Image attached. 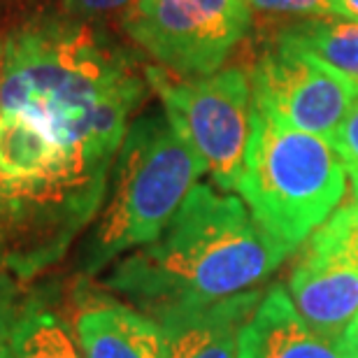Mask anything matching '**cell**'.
I'll use <instances>...</instances> for the list:
<instances>
[{
  "mask_svg": "<svg viewBox=\"0 0 358 358\" xmlns=\"http://www.w3.org/2000/svg\"><path fill=\"white\" fill-rule=\"evenodd\" d=\"M147 91L133 56L75 14L0 35V270L33 279L93 224Z\"/></svg>",
  "mask_w": 358,
  "mask_h": 358,
  "instance_id": "6da1fadb",
  "label": "cell"
},
{
  "mask_svg": "<svg viewBox=\"0 0 358 358\" xmlns=\"http://www.w3.org/2000/svg\"><path fill=\"white\" fill-rule=\"evenodd\" d=\"M289 256L240 198L196 184L166 231L114 263L103 286L156 321L259 289Z\"/></svg>",
  "mask_w": 358,
  "mask_h": 358,
  "instance_id": "7a4b0ae2",
  "label": "cell"
},
{
  "mask_svg": "<svg viewBox=\"0 0 358 358\" xmlns=\"http://www.w3.org/2000/svg\"><path fill=\"white\" fill-rule=\"evenodd\" d=\"M205 173V163L166 112L135 117L112 168L107 198L84 238L80 270L96 275L124 254L152 245Z\"/></svg>",
  "mask_w": 358,
  "mask_h": 358,
  "instance_id": "3957f363",
  "label": "cell"
},
{
  "mask_svg": "<svg viewBox=\"0 0 358 358\" xmlns=\"http://www.w3.org/2000/svg\"><path fill=\"white\" fill-rule=\"evenodd\" d=\"M349 170L331 142L252 110V135L235 191L254 221L293 254L347 191Z\"/></svg>",
  "mask_w": 358,
  "mask_h": 358,
  "instance_id": "277c9868",
  "label": "cell"
},
{
  "mask_svg": "<svg viewBox=\"0 0 358 358\" xmlns=\"http://www.w3.org/2000/svg\"><path fill=\"white\" fill-rule=\"evenodd\" d=\"M149 89L182 140L205 163L221 191H235L252 135V82L242 66L203 77H177L159 66L145 68Z\"/></svg>",
  "mask_w": 358,
  "mask_h": 358,
  "instance_id": "5b68a950",
  "label": "cell"
},
{
  "mask_svg": "<svg viewBox=\"0 0 358 358\" xmlns=\"http://www.w3.org/2000/svg\"><path fill=\"white\" fill-rule=\"evenodd\" d=\"M252 24L247 0H135L121 14L128 40L177 77L221 70Z\"/></svg>",
  "mask_w": 358,
  "mask_h": 358,
  "instance_id": "8992f818",
  "label": "cell"
},
{
  "mask_svg": "<svg viewBox=\"0 0 358 358\" xmlns=\"http://www.w3.org/2000/svg\"><path fill=\"white\" fill-rule=\"evenodd\" d=\"M247 73L254 107L324 140H331L358 103L356 80L275 38H268Z\"/></svg>",
  "mask_w": 358,
  "mask_h": 358,
  "instance_id": "52a82bcc",
  "label": "cell"
},
{
  "mask_svg": "<svg viewBox=\"0 0 358 358\" xmlns=\"http://www.w3.org/2000/svg\"><path fill=\"white\" fill-rule=\"evenodd\" d=\"M289 296L310 326L342 338L358 317V210L340 205L303 242L289 272Z\"/></svg>",
  "mask_w": 358,
  "mask_h": 358,
  "instance_id": "ba28073f",
  "label": "cell"
},
{
  "mask_svg": "<svg viewBox=\"0 0 358 358\" xmlns=\"http://www.w3.org/2000/svg\"><path fill=\"white\" fill-rule=\"evenodd\" d=\"M66 321L84 358H163L161 326L114 296L80 293Z\"/></svg>",
  "mask_w": 358,
  "mask_h": 358,
  "instance_id": "9c48e42d",
  "label": "cell"
},
{
  "mask_svg": "<svg viewBox=\"0 0 358 358\" xmlns=\"http://www.w3.org/2000/svg\"><path fill=\"white\" fill-rule=\"evenodd\" d=\"M261 286L210 305L182 307L156 319L163 358H238L240 333L263 298Z\"/></svg>",
  "mask_w": 358,
  "mask_h": 358,
  "instance_id": "30bf717a",
  "label": "cell"
},
{
  "mask_svg": "<svg viewBox=\"0 0 358 358\" xmlns=\"http://www.w3.org/2000/svg\"><path fill=\"white\" fill-rule=\"evenodd\" d=\"M238 358H352L342 338L310 326L284 286L263 293L240 333Z\"/></svg>",
  "mask_w": 358,
  "mask_h": 358,
  "instance_id": "8fae6325",
  "label": "cell"
},
{
  "mask_svg": "<svg viewBox=\"0 0 358 358\" xmlns=\"http://www.w3.org/2000/svg\"><path fill=\"white\" fill-rule=\"evenodd\" d=\"M270 38L305 49L358 82V19H345L338 14L289 19L270 33Z\"/></svg>",
  "mask_w": 358,
  "mask_h": 358,
  "instance_id": "7c38bea8",
  "label": "cell"
},
{
  "mask_svg": "<svg viewBox=\"0 0 358 358\" xmlns=\"http://www.w3.org/2000/svg\"><path fill=\"white\" fill-rule=\"evenodd\" d=\"M14 358H84L68 321L38 298L21 303L12 328Z\"/></svg>",
  "mask_w": 358,
  "mask_h": 358,
  "instance_id": "4fadbf2b",
  "label": "cell"
},
{
  "mask_svg": "<svg viewBox=\"0 0 358 358\" xmlns=\"http://www.w3.org/2000/svg\"><path fill=\"white\" fill-rule=\"evenodd\" d=\"M254 12L275 19H305V17H331L335 14L333 0H247Z\"/></svg>",
  "mask_w": 358,
  "mask_h": 358,
  "instance_id": "5bb4252c",
  "label": "cell"
},
{
  "mask_svg": "<svg viewBox=\"0 0 358 358\" xmlns=\"http://www.w3.org/2000/svg\"><path fill=\"white\" fill-rule=\"evenodd\" d=\"M19 293L7 275L0 270V358H14L12 354V328L19 312Z\"/></svg>",
  "mask_w": 358,
  "mask_h": 358,
  "instance_id": "9a60e30c",
  "label": "cell"
},
{
  "mask_svg": "<svg viewBox=\"0 0 358 358\" xmlns=\"http://www.w3.org/2000/svg\"><path fill=\"white\" fill-rule=\"evenodd\" d=\"M328 142L340 154V159L345 161L347 170H358V103Z\"/></svg>",
  "mask_w": 358,
  "mask_h": 358,
  "instance_id": "2e32d148",
  "label": "cell"
},
{
  "mask_svg": "<svg viewBox=\"0 0 358 358\" xmlns=\"http://www.w3.org/2000/svg\"><path fill=\"white\" fill-rule=\"evenodd\" d=\"M135 0H66V7L70 14L80 19H105L112 17V14H124L128 7H131Z\"/></svg>",
  "mask_w": 358,
  "mask_h": 358,
  "instance_id": "e0dca14e",
  "label": "cell"
},
{
  "mask_svg": "<svg viewBox=\"0 0 358 358\" xmlns=\"http://www.w3.org/2000/svg\"><path fill=\"white\" fill-rule=\"evenodd\" d=\"M342 342H345L347 352L352 358H358V317L347 326L345 335H342Z\"/></svg>",
  "mask_w": 358,
  "mask_h": 358,
  "instance_id": "ac0fdd59",
  "label": "cell"
},
{
  "mask_svg": "<svg viewBox=\"0 0 358 358\" xmlns=\"http://www.w3.org/2000/svg\"><path fill=\"white\" fill-rule=\"evenodd\" d=\"M335 14L345 19H358V0H333Z\"/></svg>",
  "mask_w": 358,
  "mask_h": 358,
  "instance_id": "d6986e66",
  "label": "cell"
},
{
  "mask_svg": "<svg viewBox=\"0 0 358 358\" xmlns=\"http://www.w3.org/2000/svg\"><path fill=\"white\" fill-rule=\"evenodd\" d=\"M349 177H352V200L358 210V170H349Z\"/></svg>",
  "mask_w": 358,
  "mask_h": 358,
  "instance_id": "ffe728a7",
  "label": "cell"
}]
</instances>
